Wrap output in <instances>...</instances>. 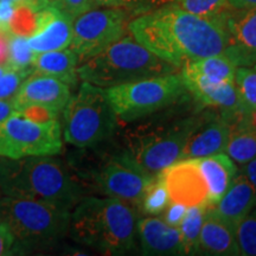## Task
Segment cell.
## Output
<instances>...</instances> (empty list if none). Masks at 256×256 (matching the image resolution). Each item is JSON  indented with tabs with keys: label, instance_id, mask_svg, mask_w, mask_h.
<instances>
[{
	"label": "cell",
	"instance_id": "cell-33",
	"mask_svg": "<svg viewBox=\"0 0 256 256\" xmlns=\"http://www.w3.org/2000/svg\"><path fill=\"white\" fill-rule=\"evenodd\" d=\"M32 74V69H10L0 78V100H12L25 80Z\"/></svg>",
	"mask_w": 256,
	"mask_h": 256
},
{
	"label": "cell",
	"instance_id": "cell-29",
	"mask_svg": "<svg viewBox=\"0 0 256 256\" xmlns=\"http://www.w3.org/2000/svg\"><path fill=\"white\" fill-rule=\"evenodd\" d=\"M34 52L28 43V37L8 34V63L14 70L32 69Z\"/></svg>",
	"mask_w": 256,
	"mask_h": 256
},
{
	"label": "cell",
	"instance_id": "cell-5",
	"mask_svg": "<svg viewBox=\"0 0 256 256\" xmlns=\"http://www.w3.org/2000/svg\"><path fill=\"white\" fill-rule=\"evenodd\" d=\"M72 210L42 200L2 196L0 220L16 238L17 254L52 247L69 232Z\"/></svg>",
	"mask_w": 256,
	"mask_h": 256
},
{
	"label": "cell",
	"instance_id": "cell-35",
	"mask_svg": "<svg viewBox=\"0 0 256 256\" xmlns=\"http://www.w3.org/2000/svg\"><path fill=\"white\" fill-rule=\"evenodd\" d=\"M188 206L184 204L178 203V202H170L168 208L162 211V220L165 223H168V226H176L178 228L179 224L183 220L185 214H186Z\"/></svg>",
	"mask_w": 256,
	"mask_h": 256
},
{
	"label": "cell",
	"instance_id": "cell-45",
	"mask_svg": "<svg viewBox=\"0 0 256 256\" xmlns=\"http://www.w3.org/2000/svg\"><path fill=\"white\" fill-rule=\"evenodd\" d=\"M2 190H0V200H2Z\"/></svg>",
	"mask_w": 256,
	"mask_h": 256
},
{
	"label": "cell",
	"instance_id": "cell-42",
	"mask_svg": "<svg viewBox=\"0 0 256 256\" xmlns=\"http://www.w3.org/2000/svg\"><path fill=\"white\" fill-rule=\"evenodd\" d=\"M6 2H12V4H14V5H30L38 10L48 6L46 0H6Z\"/></svg>",
	"mask_w": 256,
	"mask_h": 256
},
{
	"label": "cell",
	"instance_id": "cell-13",
	"mask_svg": "<svg viewBox=\"0 0 256 256\" xmlns=\"http://www.w3.org/2000/svg\"><path fill=\"white\" fill-rule=\"evenodd\" d=\"M184 86L196 100L222 110V118L234 126L242 115V107L234 82H212L184 66L180 68Z\"/></svg>",
	"mask_w": 256,
	"mask_h": 256
},
{
	"label": "cell",
	"instance_id": "cell-34",
	"mask_svg": "<svg viewBox=\"0 0 256 256\" xmlns=\"http://www.w3.org/2000/svg\"><path fill=\"white\" fill-rule=\"evenodd\" d=\"M46 5L56 8L74 19L98 8L96 0H46Z\"/></svg>",
	"mask_w": 256,
	"mask_h": 256
},
{
	"label": "cell",
	"instance_id": "cell-15",
	"mask_svg": "<svg viewBox=\"0 0 256 256\" xmlns=\"http://www.w3.org/2000/svg\"><path fill=\"white\" fill-rule=\"evenodd\" d=\"M70 86L51 76L31 74L12 98L17 112L24 107H42L62 113L72 98Z\"/></svg>",
	"mask_w": 256,
	"mask_h": 256
},
{
	"label": "cell",
	"instance_id": "cell-37",
	"mask_svg": "<svg viewBox=\"0 0 256 256\" xmlns=\"http://www.w3.org/2000/svg\"><path fill=\"white\" fill-rule=\"evenodd\" d=\"M16 5L6 0H0V28L8 34V25L14 17Z\"/></svg>",
	"mask_w": 256,
	"mask_h": 256
},
{
	"label": "cell",
	"instance_id": "cell-4",
	"mask_svg": "<svg viewBox=\"0 0 256 256\" xmlns=\"http://www.w3.org/2000/svg\"><path fill=\"white\" fill-rule=\"evenodd\" d=\"M180 70L159 58L132 36H124L98 55L78 64V78L101 88H110Z\"/></svg>",
	"mask_w": 256,
	"mask_h": 256
},
{
	"label": "cell",
	"instance_id": "cell-6",
	"mask_svg": "<svg viewBox=\"0 0 256 256\" xmlns=\"http://www.w3.org/2000/svg\"><path fill=\"white\" fill-rule=\"evenodd\" d=\"M202 116L140 124L124 136L119 156L156 177L180 159L185 144Z\"/></svg>",
	"mask_w": 256,
	"mask_h": 256
},
{
	"label": "cell",
	"instance_id": "cell-46",
	"mask_svg": "<svg viewBox=\"0 0 256 256\" xmlns=\"http://www.w3.org/2000/svg\"><path fill=\"white\" fill-rule=\"evenodd\" d=\"M254 68H255V69H256V64H255V66H254Z\"/></svg>",
	"mask_w": 256,
	"mask_h": 256
},
{
	"label": "cell",
	"instance_id": "cell-11",
	"mask_svg": "<svg viewBox=\"0 0 256 256\" xmlns=\"http://www.w3.org/2000/svg\"><path fill=\"white\" fill-rule=\"evenodd\" d=\"M153 179L154 177L119 156L110 160L94 176L95 185L104 196L138 208Z\"/></svg>",
	"mask_w": 256,
	"mask_h": 256
},
{
	"label": "cell",
	"instance_id": "cell-16",
	"mask_svg": "<svg viewBox=\"0 0 256 256\" xmlns=\"http://www.w3.org/2000/svg\"><path fill=\"white\" fill-rule=\"evenodd\" d=\"M74 18L52 6H46L38 11L36 30L28 43L36 54L66 49L72 40Z\"/></svg>",
	"mask_w": 256,
	"mask_h": 256
},
{
	"label": "cell",
	"instance_id": "cell-9",
	"mask_svg": "<svg viewBox=\"0 0 256 256\" xmlns=\"http://www.w3.org/2000/svg\"><path fill=\"white\" fill-rule=\"evenodd\" d=\"M62 150V124L57 119L37 121L17 112L0 124V156L2 158L57 156Z\"/></svg>",
	"mask_w": 256,
	"mask_h": 256
},
{
	"label": "cell",
	"instance_id": "cell-43",
	"mask_svg": "<svg viewBox=\"0 0 256 256\" xmlns=\"http://www.w3.org/2000/svg\"><path fill=\"white\" fill-rule=\"evenodd\" d=\"M234 8H256V0H228Z\"/></svg>",
	"mask_w": 256,
	"mask_h": 256
},
{
	"label": "cell",
	"instance_id": "cell-27",
	"mask_svg": "<svg viewBox=\"0 0 256 256\" xmlns=\"http://www.w3.org/2000/svg\"><path fill=\"white\" fill-rule=\"evenodd\" d=\"M241 102L242 113L256 108V69L254 66H238L234 78Z\"/></svg>",
	"mask_w": 256,
	"mask_h": 256
},
{
	"label": "cell",
	"instance_id": "cell-17",
	"mask_svg": "<svg viewBox=\"0 0 256 256\" xmlns=\"http://www.w3.org/2000/svg\"><path fill=\"white\" fill-rule=\"evenodd\" d=\"M232 124L222 116H202L185 144L180 159H198L226 151Z\"/></svg>",
	"mask_w": 256,
	"mask_h": 256
},
{
	"label": "cell",
	"instance_id": "cell-30",
	"mask_svg": "<svg viewBox=\"0 0 256 256\" xmlns=\"http://www.w3.org/2000/svg\"><path fill=\"white\" fill-rule=\"evenodd\" d=\"M38 11L30 5H16L14 17L8 25V34L30 37L37 26Z\"/></svg>",
	"mask_w": 256,
	"mask_h": 256
},
{
	"label": "cell",
	"instance_id": "cell-28",
	"mask_svg": "<svg viewBox=\"0 0 256 256\" xmlns=\"http://www.w3.org/2000/svg\"><path fill=\"white\" fill-rule=\"evenodd\" d=\"M170 194L162 177L156 174L140 202L139 208L148 216H159L170 204Z\"/></svg>",
	"mask_w": 256,
	"mask_h": 256
},
{
	"label": "cell",
	"instance_id": "cell-18",
	"mask_svg": "<svg viewBox=\"0 0 256 256\" xmlns=\"http://www.w3.org/2000/svg\"><path fill=\"white\" fill-rule=\"evenodd\" d=\"M256 208V190L242 172L236 176L228 191L215 206H209L212 215L220 218L230 228L236 230Z\"/></svg>",
	"mask_w": 256,
	"mask_h": 256
},
{
	"label": "cell",
	"instance_id": "cell-10",
	"mask_svg": "<svg viewBox=\"0 0 256 256\" xmlns=\"http://www.w3.org/2000/svg\"><path fill=\"white\" fill-rule=\"evenodd\" d=\"M130 14L124 8H92L74 19L72 49L80 63L98 55L126 34Z\"/></svg>",
	"mask_w": 256,
	"mask_h": 256
},
{
	"label": "cell",
	"instance_id": "cell-32",
	"mask_svg": "<svg viewBox=\"0 0 256 256\" xmlns=\"http://www.w3.org/2000/svg\"><path fill=\"white\" fill-rule=\"evenodd\" d=\"M240 252L244 256H256V208L235 230Z\"/></svg>",
	"mask_w": 256,
	"mask_h": 256
},
{
	"label": "cell",
	"instance_id": "cell-24",
	"mask_svg": "<svg viewBox=\"0 0 256 256\" xmlns=\"http://www.w3.org/2000/svg\"><path fill=\"white\" fill-rule=\"evenodd\" d=\"M208 206H188L186 214L179 224L178 229L183 243L184 255L200 254V230L206 218Z\"/></svg>",
	"mask_w": 256,
	"mask_h": 256
},
{
	"label": "cell",
	"instance_id": "cell-2",
	"mask_svg": "<svg viewBox=\"0 0 256 256\" xmlns=\"http://www.w3.org/2000/svg\"><path fill=\"white\" fill-rule=\"evenodd\" d=\"M0 190L2 196L46 202L68 210L84 197L81 185L55 156H0Z\"/></svg>",
	"mask_w": 256,
	"mask_h": 256
},
{
	"label": "cell",
	"instance_id": "cell-40",
	"mask_svg": "<svg viewBox=\"0 0 256 256\" xmlns=\"http://www.w3.org/2000/svg\"><path fill=\"white\" fill-rule=\"evenodd\" d=\"M242 166L243 168L241 170V172L244 174V177L250 182V184L256 190V158Z\"/></svg>",
	"mask_w": 256,
	"mask_h": 256
},
{
	"label": "cell",
	"instance_id": "cell-31",
	"mask_svg": "<svg viewBox=\"0 0 256 256\" xmlns=\"http://www.w3.org/2000/svg\"><path fill=\"white\" fill-rule=\"evenodd\" d=\"M176 2L177 0H96V4L104 8H124L130 14L139 16Z\"/></svg>",
	"mask_w": 256,
	"mask_h": 256
},
{
	"label": "cell",
	"instance_id": "cell-19",
	"mask_svg": "<svg viewBox=\"0 0 256 256\" xmlns=\"http://www.w3.org/2000/svg\"><path fill=\"white\" fill-rule=\"evenodd\" d=\"M138 236L145 255H184L179 229L159 217L138 220Z\"/></svg>",
	"mask_w": 256,
	"mask_h": 256
},
{
	"label": "cell",
	"instance_id": "cell-3",
	"mask_svg": "<svg viewBox=\"0 0 256 256\" xmlns=\"http://www.w3.org/2000/svg\"><path fill=\"white\" fill-rule=\"evenodd\" d=\"M138 217L134 206L112 197H83L72 210L69 236L82 246L110 255L136 247Z\"/></svg>",
	"mask_w": 256,
	"mask_h": 256
},
{
	"label": "cell",
	"instance_id": "cell-20",
	"mask_svg": "<svg viewBox=\"0 0 256 256\" xmlns=\"http://www.w3.org/2000/svg\"><path fill=\"white\" fill-rule=\"evenodd\" d=\"M198 168L208 185V204L215 206L238 174L236 162L226 153L198 158Z\"/></svg>",
	"mask_w": 256,
	"mask_h": 256
},
{
	"label": "cell",
	"instance_id": "cell-1",
	"mask_svg": "<svg viewBox=\"0 0 256 256\" xmlns=\"http://www.w3.org/2000/svg\"><path fill=\"white\" fill-rule=\"evenodd\" d=\"M134 40L159 58L180 69L185 64L223 54L226 32L220 24L168 4L128 22Z\"/></svg>",
	"mask_w": 256,
	"mask_h": 256
},
{
	"label": "cell",
	"instance_id": "cell-39",
	"mask_svg": "<svg viewBox=\"0 0 256 256\" xmlns=\"http://www.w3.org/2000/svg\"><path fill=\"white\" fill-rule=\"evenodd\" d=\"M235 124H240V126L247 127V128H250V130H256V108L252 110L242 113L238 121ZM235 124H234V126H235Z\"/></svg>",
	"mask_w": 256,
	"mask_h": 256
},
{
	"label": "cell",
	"instance_id": "cell-41",
	"mask_svg": "<svg viewBox=\"0 0 256 256\" xmlns=\"http://www.w3.org/2000/svg\"><path fill=\"white\" fill-rule=\"evenodd\" d=\"M8 34L0 28V64L8 62Z\"/></svg>",
	"mask_w": 256,
	"mask_h": 256
},
{
	"label": "cell",
	"instance_id": "cell-38",
	"mask_svg": "<svg viewBox=\"0 0 256 256\" xmlns=\"http://www.w3.org/2000/svg\"><path fill=\"white\" fill-rule=\"evenodd\" d=\"M17 113V108L12 100H0V124L11 115Z\"/></svg>",
	"mask_w": 256,
	"mask_h": 256
},
{
	"label": "cell",
	"instance_id": "cell-22",
	"mask_svg": "<svg viewBox=\"0 0 256 256\" xmlns=\"http://www.w3.org/2000/svg\"><path fill=\"white\" fill-rule=\"evenodd\" d=\"M78 56L70 48L62 50L46 51L34 55L32 62V74L51 76L75 87L78 81Z\"/></svg>",
	"mask_w": 256,
	"mask_h": 256
},
{
	"label": "cell",
	"instance_id": "cell-26",
	"mask_svg": "<svg viewBox=\"0 0 256 256\" xmlns=\"http://www.w3.org/2000/svg\"><path fill=\"white\" fill-rule=\"evenodd\" d=\"M174 4L184 11L209 19L220 25L234 8L228 0H177Z\"/></svg>",
	"mask_w": 256,
	"mask_h": 256
},
{
	"label": "cell",
	"instance_id": "cell-36",
	"mask_svg": "<svg viewBox=\"0 0 256 256\" xmlns=\"http://www.w3.org/2000/svg\"><path fill=\"white\" fill-rule=\"evenodd\" d=\"M16 238L8 224L0 220V256L16 255Z\"/></svg>",
	"mask_w": 256,
	"mask_h": 256
},
{
	"label": "cell",
	"instance_id": "cell-44",
	"mask_svg": "<svg viewBox=\"0 0 256 256\" xmlns=\"http://www.w3.org/2000/svg\"><path fill=\"white\" fill-rule=\"evenodd\" d=\"M10 69H11V68H10V66H8V63H2V64H0V78H2V76L4 75V74L8 72Z\"/></svg>",
	"mask_w": 256,
	"mask_h": 256
},
{
	"label": "cell",
	"instance_id": "cell-23",
	"mask_svg": "<svg viewBox=\"0 0 256 256\" xmlns=\"http://www.w3.org/2000/svg\"><path fill=\"white\" fill-rule=\"evenodd\" d=\"M236 164L244 165L256 158V130L235 124L230 130L226 151Z\"/></svg>",
	"mask_w": 256,
	"mask_h": 256
},
{
	"label": "cell",
	"instance_id": "cell-12",
	"mask_svg": "<svg viewBox=\"0 0 256 256\" xmlns=\"http://www.w3.org/2000/svg\"><path fill=\"white\" fill-rule=\"evenodd\" d=\"M220 26L226 32L223 54L236 66L256 64V8H232Z\"/></svg>",
	"mask_w": 256,
	"mask_h": 256
},
{
	"label": "cell",
	"instance_id": "cell-8",
	"mask_svg": "<svg viewBox=\"0 0 256 256\" xmlns=\"http://www.w3.org/2000/svg\"><path fill=\"white\" fill-rule=\"evenodd\" d=\"M180 72L106 88L118 120L133 122L177 102L186 92Z\"/></svg>",
	"mask_w": 256,
	"mask_h": 256
},
{
	"label": "cell",
	"instance_id": "cell-25",
	"mask_svg": "<svg viewBox=\"0 0 256 256\" xmlns=\"http://www.w3.org/2000/svg\"><path fill=\"white\" fill-rule=\"evenodd\" d=\"M185 66L200 74L209 81L217 83L234 82L236 68H238L224 54L194 60Z\"/></svg>",
	"mask_w": 256,
	"mask_h": 256
},
{
	"label": "cell",
	"instance_id": "cell-7",
	"mask_svg": "<svg viewBox=\"0 0 256 256\" xmlns=\"http://www.w3.org/2000/svg\"><path fill=\"white\" fill-rule=\"evenodd\" d=\"M118 118L104 88L83 81L63 110V139L78 148L94 147L114 134Z\"/></svg>",
	"mask_w": 256,
	"mask_h": 256
},
{
	"label": "cell",
	"instance_id": "cell-14",
	"mask_svg": "<svg viewBox=\"0 0 256 256\" xmlns=\"http://www.w3.org/2000/svg\"><path fill=\"white\" fill-rule=\"evenodd\" d=\"M164 182L171 202L186 206H209L208 185L197 159H179L159 174Z\"/></svg>",
	"mask_w": 256,
	"mask_h": 256
},
{
	"label": "cell",
	"instance_id": "cell-21",
	"mask_svg": "<svg viewBox=\"0 0 256 256\" xmlns=\"http://www.w3.org/2000/svg\"><path fill=\"white\" fill-rule=\"evenodd\" d=\"M200 254L214 256L241 255L235 230L212 215L209 206L200 230Z\"/></svg>",
	"mask_w": 256,
	"mask_h": 256
}]
</instances>
